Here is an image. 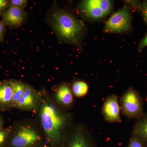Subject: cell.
Returning a JSON list of instances; mask_svg holds the SVG:
<instances>
[{
	"instance_id": "obj_13",
	"label": "cell",
	"mask_w": 147,
	"mask_h": 147,
	"mask_svg": "<svg viewBox=\"0 0 147 147\" xmlns=\"http://www.w3.org/2000/svg\"><path fill=\"white\" fill-rule=\"evenodd\" d=\"M131 136L137 137L147 145V113L137 119Z\"/></svg>"
},
{
	"instance_id": "obj_3",
	"label": "cell",
	"mask_w": 147,
	"mask_h": 147,
	"mask_svg": "<svg viewBox=\"0 0 147 147\" xmlns=\"http://www.w3.org/2000/svg\"><path fill=\"white\" fill-rule=\"evenodd\" d=\"M119 102L122 114L128 118L138 119L144 114L143 99L132 88L124 93Z\"/></svg>"
},
{
	"instance_id": "obj_7",
	"label": "cell",
	"mask_w": 147,
	"mask_h": 147,
	"mask_svg": "<svg viewBox=\"0 0 147 147\" xmlns=\"http://www.w3.org/2000/svg\"><path fill=\"white\" fill-rule=\"evenodd\" d=\"M41 93L37 92L31 86L27 84L25 92L16 103L15 108L21 110L35 111L39 108Z\"/></svg>"
},
{
	"instance_id": "obj_17",
	"label": "cell",
	"mask_w": 147,
	"mask_h": 147,
	"mask_svg": "<svg viewBox=\"0 0 147 147\" xmlns=\"http://www.w3.org/2000/svg\"><path fill=\"white\" fill-rule=\"evenodd\" d=\"M127 147H146V144L137 137L131 136Z\"/></svg>"
},
{
	"instance_id": "obj_20",
	"label": "cell",
	"mask_w": 147,
	"mask_h": 147,
	"mask_svg": "<svg viewBox=\"0 0 147 147\" xmlns=\"http://www.w3.org/2000/svg\"><path fill=\"white\" fill-rule=\"evenodd\" d=\"M6 26L3 21H0V41H3L6 31Z\"/></svg>"
},
{
	"instance_id": "obj_22",
	"label": "cell",
	"mask_w": 147,
	"mask_h": 147,
	"mask_svg": "<svg viewBox=\"0 0 147 147\" xmlns=\"http://www.w3.org/2000/svg\"><path fill=\"white\" fill-rule=\"evenodd\" d=\"M140 7L143 15L147 16V1H144L142 3Z\"/></svg>"
},
{
	"instance_id": "obj_26",
	"label": "cell",
	"mask_w": 147,
	"mask_h": 147,
	"mask_svg": "<svg viewBox=\"0 0 147 147\" xmlns=\"http://www.w3.org/2000/svg\"><path fill=\"white\" fill-rule=\"evenodd\" d=\"M146 147H147V145H146Z\"/></svg>"
},
{
	"instance_id": "obj_23",
	"label": "cell",
	"mask_w": 147,
	"mask_h": 147,
	"mask_svg": "<svg viewBox=\"0 0 147 147\" xmlns=\"http://www.w3.org/2000/svg\"><path fill=\"white\" fill-rule=\"evenodd\" d=\"M9 1L6 0H0V11L2 10L5 8L8 5Z\"/></svg>"
},
{
	"instance_id": "obj_4",
	"label": "cell",
	"mask_w": 147,
	"mask_h": 147,
	"mask_svg": "<svg viewBox=\"0 0 147 147\" xmlns=\"http://www.w3.org/2000/svg\"><path fill=\"white\" fill-rule=\"evenodd\" d=\"M63 147H97L96 141L88 128L83 124L74 125Z\"/></svg>"
},
{
	"instance_id": "obj_1",
	"label": "cell",
	"mask_w": 147,
	"mask_h": 147,
	"mask_svg": "<svg viewBox=\"0 0 147 147\" xmlns=\"http://www.w3.org/2000/svg\"><path fill=\"white\" fill-rule=\"evenodd\" d=\"M41 93L39 117L41 126L48 142L56 147H63L74 125L72 117L55 103L45 92Z\"/></svg>"
},
{
	"instance_id": "obj_25",
	"label": "cell",
	"mask_w": 147,
	"mask_h": 147,
	"mask_svg": "<svg viewBox=\"0 0 147 147\" xmlns=\"http://www.w3.org/2000/svg\"><path fill=\"white\" fill-rule=\"evenodd\" d=\"M144 16L145 21H146V22L147 24V16H146V15H144Z\"/></svg>"
},
{
	"instance_id": "obj_9",
	"label": "cell",
	"mask_w": 147,
	"mask_h": 147,
	"mask_svg": "<svg viewBox=\"0 0 147 147\" xmlns=\"http://www.w3.org/2000/svg\"><path fill=\"white\" fill-rule=\"evenodd\" d=\"M26 17L24 9L10 6L3 14V21L10 28H18L23 24Z\"/></svg>"
},
{
	"instance_id": "obj_21",
	"label": "cell",
	"mask_w": 147,
	"mask_h": 147,
	"mask_svg": "<svg viewBox=\"0 0 147 147\" xmlns=\"http://www.w3.org/2000/svg\"><path fill=\"white\" fill-rule=\"evenodd\" d=\"M147 46V35L143 38L141 40V42L139 43V50L140 52L142 51V50L144 49V47H146Z\"/></svg>"
},
{
	"instance_id": "obj_2",
	"label": "cell",
	"mask_w": 147,
	"mask_h": 147,
	"mask_svg": "<svg viewBox=\"0 0 147 147\" xmlns=\"http://www.w3.org/2000/svg\"><path fill=\"white\" fill-rule=\"evenodd\" d=\"M50 21L59 41L80 46L84 28L82 21L61 9L53 11L50 16Z\"/></svg>"
},
{
	"instance_id": "obj_12",
	"label": "cell",
	"mask_w": 147,
	"mask_h": 147,
	"mask_svg": "<svg viewBox=\"0 0 147 147\" xmlns=\"http://www.w3.org/2000/svg\"><path fill=\"white\" fill-rule=\"evenodd\" d=\"M80 8L86 16L95 19H100L105 16L98 5L96 0H86L82 2Z\"/></svg>"
},
{
	"instance_id": "obj_15",
	"label": "cell",
	"mask_w": 147,
	"mask_h": 147,
	"mask_svg": "<svg viewBox=\"0 0 147 147\" xmlns=\"http://www.w3.org/2000/svg\"><path fill=\"white\" fill-rule=\"evenodd\" d=\"M71 90L73 95L76 97H84L88 92V85L84 81L78 80L72 84Z\"/></svg>"
},
{
	"instance_id": "obj_6",
	"label": "cell",
	"mask_w": 147,
	"mask_h": 147,
	"mask_svg": "<svg viewBox=\"0 0 147 147\" xmlns=\"http://www.w3.org/2000/svg\"><path fill=\"white\" fill-rule=\"evenodd\" d=\"M40 137L32 127H20L14 132L11 140L12 147H32L39 142Z\"/></svg>"
},
{
	"instance_id": "obj_24",
	"label": "cell",
	"mask_w": 147,
	"mask_h": 147,
	"mask_svg": "<svg viewBox=\"0 0 147 147\" xmlns=\"http://www.w3.org/2000/svg\"><path fill=\"white\" fill-rule=\"evenodd\" d=\"M3 124V119L2 118L1 116L0 115V128H2Z\"/></svg>"
},
{
	"instance_id": "obj_5",
	"label": "cell",
	"mask_w": 147,
	"mask_h": 147,
	"mask_svg": "<svg viewBox=\"0 0 147 147\" xmlns=\"http://www.w3.org/2000/svg\"><path fill=\"white\" fill-rule=\"evenodd\" d=\"M131 14L128 7H124L112 15L104 28L107 32L121 33L127 31L130 28Z\"/></svg>"
},
{
	"instance_id": "obj_11",
	"label": "cell",
	"mask_w": 147,
	"mask_h": 147,
	"mask_svg": "<svg viewBox=\"0 0 147 147\" xmlns=\"http://www.w3.org/2000/svg\"><path fill=\"white\" fill-rule=\"evenodd\" d=\"M13 92L10 80L0 82V108H12Z\"/></svg>"
},
{
	"instance_id": "obj_19",
	"label": "cell",
	"mask_w": 147,
	"mask_h": 147,
	"mask_svg": "<svg viewBox=\"0 0 147 147\" xmlns=\"http://www.w3.org/2000/svg\"><path fill=\"white\" fill-rule=\"evenodd\" d=\"M10 6H14L24 9L26 5L27 1L26 0H11L9 1Z\"/></svg>"
},
{
	"instance_id": "obj_18",
	"label": "cell",
	"mask_w": 147,
	"mask_h": 147,
	"mask_svg": "<svg viewBox=\"0 0 147 147\" xmlns=\"http://www.w3.org/2000/svg\"><path fill=\"white\" fill-rule=\"evenodd\" d=\"M10 132L9 129L0 128V147L2 146L5 143Z\"/></svg>"
},
{
	"instance_id": "obj_8",
	"label": "cell",
	"mask_w": 147,
	"mask_h": 147,
	"mask_svg": "<svg viewBox=\"0 0 147 147\" xmlns=\"http://www.w3.org/2000/svg\"><path fill=\"white\" fill-rule=\"evenodd\" d=\"M120 113L121 108L117 96L116 94L109 96L103 102L101 110L103 118L111 123L121 122Z\"/></svg>"
},
{
	"instance_id": "obj_14",
	"label": "cell",
	"mask_w": 147,
	"mask_h": 147,
	"mask_svg": "<svg viewBox=\"0 0 147 147\" xmlns=\"http://www.w3.org/2000/svg\"><path fill=\"white\" fill-rule=\"evenodd\" d=\"M10 81L13 92L12 108H15L16 103L25 92L27 84L18 80H10Z\"/></svg>"
},
{
	"instance_id": "obj_16",
	"label": "cell",
	"mask_w": 147,
	"mask_h": 147,
	"mask_svg": "<svg viewBox=\"0 0 147 147\" xmlns=\"http://www.w3.org/2000/svg\"><path fill=\"white\" fill-rule=\"evenodd\" d=\"M98 5L105 16L110 13L113 7L112 2L108 0H96Z\"/></svg>"
},
{
	"instance_id": "obj_10",
	"label": "cell",
	"mask_w": 147,
	"mask_h": 147,
	"mask_svg": "<svg viewBox=\"0 0 147 147\" xmlns=\"http://www.w3.org/2000/svg\"><path fill=\"white\" fill-rule=\"evenodd\" d=\"M55 97L58 105L66 111L73 105V94L70 87L66 83L59 85L55 91Z\"/></svg>"
}]
</instances>
